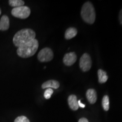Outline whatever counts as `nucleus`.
Masks as SVG:
<instances>
[{
  "instance_id": "obj_7",
  "label": "nucleus",
  "mask_w": 122,
  "mask_h": 122,
  "mask_svg": "<svg viewBox=\"0 0 122 122\" xmlns=\"http://www.w3.org/2000/svg\"><path fill=\"white\" fill-rule=\"evenodd\" d=\"M77 56L75 52H70L66 54L63 59V62L66 66H71L75 63Z\"/></svg>"
},
{
  "instance_id": "obj_17",
  "label": "nucleus",
  "mask_w": 122,
  "mask_h": 122,
  "mask_svg": "<svg viewBox=\"0 0 122 122\" xmlns=\"http://www.w3.org/2000/svg\"><path fill=\"white\" fill-rule=\"evenodd\" d=\"M14 122H30V121L25 116H20L15 119Z\"/></svg>"
},
{
  "instance_id": "obj_2",
  "label": "nucleus",
  "mask_w": 122,
  "mask_h": 122,
  "mask_svg": "<svg viewBox=\"0 0 122 122\" xmlns=\"http://www.w3.org/2000/svg\"><path fill=\"white\" fill-rule=\"evenodd\" d=\"M39 48V42L36 39L18 48L16 53L20 57L27 58L32 57L36 53Z\"/></svg>"
},
{
  "instance_id": "obj_5",
  "label": "nucleus",
  "mask_w": 122,
  "mask_h": 122,
  "mask_svg": "<svg viewBox=\"0 0 122 122\" xmlns=\"http://www.w3.org/2000/svg\"><path fill=\"white\" fill-rule=\"evenodd\" d=\"M54 57L53 51L49 48H45L40 51L37 58L41 62H48L52 60Z\"/></svg>"
},
{
  "instance_id": "obj_8",
  "label": "nucleus",
  "mask_w": 122,
  "mask_h": 122,
  "mask_svg": "<svg viewBox=\"0 0 122 122\" xmlns=\"http://www.w3.org/2000/svg\"><path fill=\"white\" fill-rule=\"evenodd\" d=\"M68 103L70 109L72 110L76 111L79 109L78 102H77V97L74 94H71L68 98Z\"/></svg>"
},
{
  "instance_id": "obj_4",
  "label": "nucleus",
  "mask_w": 122,
  "mask_h": 122,
  "mask_svg": "<svg viewBox=\"0 0 122 122\" xmlns=\"http://www.w3.org/2000/svg\"><path fill=\"white\" fill-rule=\"evenodd\" d=\"M30 14V10L28 6H23L14 7L11 10V14L15 18L19 19H26L28 18Z\"/></svg>"
},
{
  "instance_id": "obj_14",
  "label": "nucleus",
  "mask_w": 122,
  "mask_h": 122,
  "mask_svg": "<svg viewBox=\"0 0 122 122\" xmlns=\"http://www.w3.org/2000/svg\"><path fill=\"white\" fill-rule=\"evenodd\" d=\"M9 4L12 7H18L24 6V1L22 0H10L9 1Z\"/></svg>"
},
{
  "instance_id": "obj_16",
  "label": "nucleus",
  "mask_w": 122,
  "mask_h": 122,
  "mask_svg": "<svg viewBox=\"0 0 122 122\" xmlns=\"http://www.w3.org/2000/svg\"><path fill=\"white\" fill-rule=\"evenodd\" d=\"M53 93V90L51 88H48L44 92V97L46 100L49 99Z\"/></svg>"
},
{
  "instance_id": "obj_12",
  "label": "nucleus",
  "mask_w": 122,
  "mask_h": 122,
  "mask_svg": "<svg viewBox=\"0 0 122 122\" xmlns=\"http://www.w3.org/2000/svg\"><path fill=\"white\" fill-rule=\"evenodd\" d=\"M77 33V30L75 28L70 27L66 30L65 34V39L67 40H70L74 37H75Z\"/></svg>"
},
{
  "instance_id": "obj_6",
  "label": "nucleus",
  "mask_w": 122,
  "mask_h": 122,
  "mask_svg": "<svg viewBox=\"0 0 122 122\" xmlns=\"http://www.w3.org/2000/svg\"><path fill=\"white\" fill-rule=\"evenodd\" d=\"M79 66L81 70L84 72H86L91 69L92 67V60L89 54L87 53H84L81 57Z\"/></svg>"
},
{
  "instance_id": "obj_10",
  "label": "nucleus",
  "mask_w": 122,
  "mask_h": 122,
  "mask_svg": "<svg viewBox=\"0 0 122 122\" xmlns=\"http://www.w3.org/2000/svg\"><path fill=\"white\" fill-rule=\"evenodd\" d=\"M86 96L91 104H94L97 99V92L94 89H89L86 91Z\"/></svg>"
},
{
  "instance_id": "obj_1",
  "label": "nucleus",
  "mask_w": 122,
  "mask_h": 122,
  "mask_svg": "<svg viewBox=\"0 0 122 122\" xmlns=\"http://www.w3.org/2000/svg\"><path fill=\"white\" fill-rule=\"evenodd\" d=\"M35 37L36 33L34 30L30 28L22 29L15 34L13 39V43L19 48L35 39Z\"/></svg>"
},
{
  "instance_id": "obj_9",
  "label": "nucleus",
  "mask_w": 122,
  "mask_h": 122,
  "mask_svg": "<svg viewBox=\"0 0 122 122\" xmlns=\"http://www.w3.org/2000/svg\"><path fill=\"white\" fill-rule=\"evenodd\" d=\"M10 27V20L6 15H4L0 20V30L5 31L9 30Z\"/></svg>"
},
{
  "instance_id": "obj_15",
  "label": "nucleus",
  "mask_w": 122,
  "mask_h": 122,
  "mask_svg": "<svg viewBox=\"0 0 122 122\" xmlns=\"http://www.w3.org/2000/svg\"><path fill=\"white\" fill-rule=\"evenodd\" d=\"M102 105L103 109L105 111H108L110 107V102L109 97L108 96H103L102 100Z\"/></svg>"
},
{
  "instance_id": "obj_19",
  "label": "nucleus",
  "mask_w": 122,
  "mask_h": 122,
  "mask_svg": "<svg viewBox=\"0 0 122 122\" xmlns=\"http://www.w3.org/2000/svg\"><path fill=\"white\" fill-rule=\"evenodd\" d=\"M77 102H78L79 107H81V108H84L85 107V105L84 104H83V103L81 102V101L80 100H79Z\"/></svg>"
},
{
  "instance_id": "obj_21",
  "label": "nucleus",
  "mask_w": 122,
  "mask_h": 122,
  "mask_svg": "<svg viewBox=\"0 0 122 122\" xmlns=\"http://www.w3.org/2000/svg\"><path fill=\"white\" fill-rule=\"evenodd\" d=\"M1 9H0V15H1Z\"/></svg>"
},
{
  "instance_id": "obj_11",
  "label": "nucleus",
  "mask_w": 122,
  "mask_h": 122,
  "mask_svg": "<svg viewBox=\"0 0 122 122\" xmlns=\"http://www.w3.org/2000/svg\"><path fill=\"white\" fill-rule=\"evenodd\" d=\"M59 83L58 81L55 80H49L44 82L41 85L42 89L45 88H54V89H58L59 87Z\"/></svg>"
},
{
  "instance_id": "obj_18",
  "label": "nucleus",
  "mask_w": 122,
  "mask_h": 122,
  "mask_svg": "<svg viewBox=\"0 0 122 122\" xmlns=\"http://www.w3.org/2000/svg\"><path fill=\"white\" fill-rule=\"evenodd\" d=\"M119 20L120 24L122 25V9L120 10L119 14Z\"/></svg>"
},
{
  "instance_id": "obj_20",
  "label": "nucleus",
  "mask_w": 122,
  "mask_h": 122,
  "mask_svg": "<svg viewBox=\"0 0 122 122\" xmlns=\"http://www.w3.org/2000/svg\"><path fill=\"white\" fill-rule=\"evenodd\" d=\"M78 122H88V120L86 118H80V119H79Z\"/></svg>"
},
{
  "instance_id": "obj_13",
  "label": "nucleus",
  "mask_w": 122,
  "mask_h": 122,
  "mask_svg": "<svg viewBox=\"0 0 122 122\" xmlns=\"http://www.w3.org/2000/svg\"><path fill=\"white\" fill-rule=\"evenodd\" d=\"M98 82L101 84L106 83L108 79V76L107 75L106 72L101 69L98 70Z\"/></svg>"
},
{
  "instance_id": "obj_3",
  "label": "nucleus",
  "mask_w": 122,
  "mask_h": 122,
  "mask_svg": "<svg viewBox=\"0 0 122 122\" xmlns=\"http://www.w3.org/2000/svg\"><path fill=\"white\" fill-rule=\"evenodd\" d=\"M81 16L85 22L90 24L94 23L96 20V12L91 2H86L83 5L81 10Z\"/></svg>"
}]
</instances>
